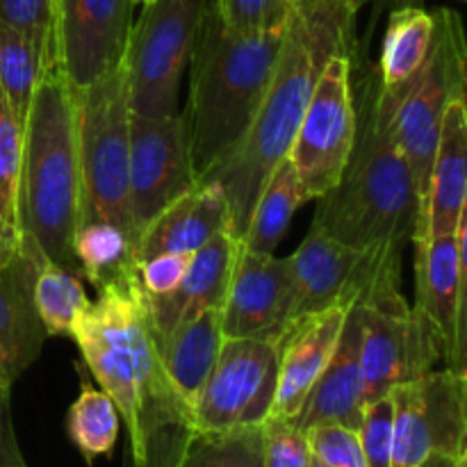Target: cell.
<instances>
[{
  "mask_svg": "<svg viewBox=\"0 0 467 467\" xmlns=\"http://www.w3.org/2000/svg\"><path fill=\"white\" fill-rule=\"evenodd\" d=\"M228 233V205L217 182H201L155 214L137 240V265L162 254H196Z\"/></svg>",
  "mask_w": 467,
  "mask_h": 467,
  "instance_id": "cell-22",
  "label": "cell"
},
{
  "mask_svg": "<svg viewBox=\"0 0 467 467\" xmlns=\"http://www.w3.org/2000/svg\"><path fill=\"white\" fill-rule=\"evenodd\" d=\"M433 16H436V36H433L427 67L415 78L410 89L401 96L390 121L392 137L409 164L415 190H418L420 213L413 240L422 235L429 182H431V167L436 158L442 117L451 99L465 96L467 87L463 21L459 12L450 7L436 9Z\"/></svg>",
  "mask_w": 467,
  "mask_h": 467,
  "instance_id": "cell-8",
  "label": "cell"
},
{
  "mask_svg": "<svg viewBox=\"0 0 467 467\" xmlns=\"http://www.w3.org/2000/svg\"><path fill=\"white\" fill-rule=\"evenodd\" d=\"M222 342V310H205L167 336L155 337L164 374L190 413H194L201 390L217 363Z\"/></svg>",
  "mask_w": 467,
  "mask_h": 467,
  "instance_id": "cell-25",
  "label": "cell"
},
{
  "mask_svg": "<svg viewBox=\"0 0 467 467\" xmlns=\"http://www.w3.org/2000/svg\"><path fill=\"white\" fill-rule=\"evenodd\" d=\"M436 36V16L424 7H401L388 12L379 62L377 108L392 121L397 103L427 67Z\"/></svg>",
  "mask_w": 467,
  "mask_h": 467,
  "instance_id": "cell-24",
  "label": "cell"
},
{
  "mask_svg": "<svg viewBox=\"0 0 467 467\" xmlns=\"http://www.w3.org/2000/svg\"><path fill=\"white\" fill-rule=\"evenodd\" d=\"M55 55L73 89L121 67L132 26V0H53Z\"/></svg>",
  "mask_w": 467,
  "mask_h": 467,
  "instance_id": "cell-15",
  "label": "cell"
},
{
  "mask_svg": "<svg viewBox=\"0 0 467 467\" xmlns=\"http://www.w3.org/2000/svg\"><path fill=\"white\" fill-rule=\"evenodd\" d=\"M292 317V276L287 258L251 254L242 246L222 306V333L228 337H267L278 333Z\"/></svg>",
  "mask_w": 467,
  "mask_h": 467,
  "instance_id": "cell-17",
  "label": "cell"
},
{
  "mask_svg": "<svg viewBox=\"0 0 467 467\" xmlns=\"http://www.w3.org/2000/svg\"><path fill=\"white\" fill-rule=\"evenodd\" d=\"M360 315V374L365 406L395 386L431 372L442 360L441 337L406 304L400 285L369 290L356 304Z\"/></svg>",
  "mask_w": 467,
  "mask_h": 467,
  "instance_id": "cell-9",
  "label": "cell"
},
{
  "mask_svg": "<svg viewBox=\"0 0 467 467\" xmlns=\"http://www.w3.org/2000/svg\"><path fill=\"white\" fill-rule=\"evenodd\" d=\"M9 388H12V381H9L7 372H5L3 363H0V410L7 409V404H9Z\"/></svg>",
  "mask_w": 467,
  "mask_h": 467,
  "instance_id": "cell-42",
  "label": "cell"
},
{
  "mask_svg": "<svg viewBox=\"0 0 467 467\" xmlns=\"http://www.w3.org/2000/svg\"><path fill=\"white\" fill-rule=\"evenodd\" d=\"M194 254H162L137 265V278L144 295H169L185 276Z\"/></svg>",
  "mask_w": 467,
  "mask_h": 467,
  "instance_id": "cell-38",
  "label": "cell"
},
{
  "mask_svg": "<svg viewBox=\"0 0 467 467\" xmlns=\"http://www.w3.org/2000/svg\"><path fill=\"white\" fill-rule=\"evenodd\" d=\"M467 103L456 96L447 105L438 135L436 158L429 182L427 213L418 240L454 235L461 217L467 213Z\"/></svg>",
  "mask_w": 467,
  "mask_h": 467,
  "instance_id": "cell-23",
  "label": "cell"
},
{
  "mask_svg": "<svg viewBox=\"0 0 467 467\" xmlns=\"http://www.w3.org/2000/svg\"><path fill=\"white\" fill-rule=\"evenodd\" d=\"M0 23L21 30L55 67V9L53 0H0Z\"/></svg>",
  "mask_w": 467,
  "mask_h": 467,
  "instance_id": "cell-32",
  "label": "cell"
},
{
  "mask_svg": "<svg viewBox=\"0 0 467 467\" xmlns=\"http://www.w3.org/2000/svg\"><path fill=\"white\" fill-rule=\"evenodd\" d=\"M356 14L333 0L290 5L269 89L240 144L201 182H217L228 205V233L242 240L265 181L287 158L310 91L328 57L351 53Z\"/></svg>",
  "mask_w": 467,
  "mask_h": 467,
  "instance_id": "cell-2",
  "label": "cell"
},
{
  "mask_svg": "<svg viewBox=\"0 0 467 467\" xmlns=\"http://www.w3.org/2000/svg\"><path fill=\"white\" fill-rule=\"evenodd\" d=\"M48 68L32 39L16 27L0 23V89L21 123H26L36 85Z\"/></svg>",
  "mask_w": 467,
  "mask_h": 467,
  "instance_id": "cell-29",
  "label": "cell"
},
{
  "mask_svg": "<svg viewBox=\"0 0 467 467\" xmlns=\"http://www.w3.org/2000/svg\"><path fill=\"white\" fill-rule=\"evenodd\" d=\"M465 237L467 213L454 235L415 244L413 310L436 331L447 369L465 374Z\"/></svg>",
  "mask_w": 467,
  "mask_h": 467,
  "instance_id": "cell-16",
  "label": "cell"
},
{
  "mask_svg": "<svg viewBox=\"0 0 467 467\" xmlns=\"http://www.w3.org/2000/svg\"><path fill=\"white\" fill-rule=\"evenodd\" d=\"M135 242L108 222L80 223L73 237V258L80 276L96 290L137 278Z\"/></svg>",
  "mask_w": 467,
  "mask_h": 467,
  "instance_id": "cell-26",
  "label": "cell"
},
{
  "mask_svg": "<svg viewBox=\"0 0 467 467\" xmlns=\"http://www.w3.org/2000/svg\"><path fill=\"white\" fill-rule=\"evenodd\" d=\"M162 467H265L263 424L228 431H190Z\"/></svg>",
  "mask_w": 467,
  "mask_h": 467,
  "instance_id": "cell-28",
  "label": "cell"
},
{
  "mask_svg": "<svg viewBox=\"0 0 467 467\" xmlns=\"http://www.w3.org/2000/svg\"><path fill=\"white\" fill-rule=\"evenodd\" d=\"M304 203L306 196L296 182L292 162L287 158L281 160L255 199L244 237L240 240L242 246L251 254H274Z\"/></svg>",
  "mask_w": 467,
  "mask_h": 467,
  "instance_id": "cell-27",
  "label": "cell"
},
{
  "mask_svg": "<svg viewBox=\"0 0 467 467\" xmlns=\"http://www.w3.org/2000/svg\"><path fill=\"white\" fill-rule=\"evenodd\" d=\"M96 292L71 337L126 424L135 467H162L194 431L192 413L164 374L140 278Z\"/></svg>",
  "mask_w": 467,
  "mask_h": 467,
  "instance_id": "cell-1",
  "label": "cell"
},
{
  "mask_svg": "<svg viewBox=\"0 0 467 467\" xmlns=\"http://www.w3.org/2000/svg\"><path fill=\"white\" fill-rule=\"evenodd\" d=\"M237 254L240 240H235L231 233H219L192 255L185 276L169 295H144L146 313L155 337L167 336L182 322L205 310H222Z\"/></svg>",
  "mask_w": 467,
  "mask_h": 467,
  "instance_id": "cell-20",
  "label": "cell"
},
{
  "mask_svg": "<svg viewBox=\"0 0 467 467\" xmlns=\"http://www.w3.org/2000/svg\"><path fill=\"white\" fill-rule=\"evenodd\" d=\"M463 459H465V456H461V459H451V456L431 454L420 467H459V463H461V461H463Z\"/></svg>",
  "mask_w": 467,
  "mask_h": 467,
  "instance_id": "cell-41",
  "label": "cell"
},
{
  "mask_svg": "<svg viewBox=\"0 0 467 467\" xmlns=\"http://www.w3.org/2000/svg\"><path fill=\"white\" fill-rule=\"evenodd\" d=\"M130 210L137 233L196 187L185 114H130Z\"/></svg>",
  "mask_w": 467,
  "mask_h": 467,
  "instance_id": "cell-14",
  "label": "cell"
},
{
  "mask_svg": "<svg viewBox=\"0 0 467 467\" xmlns=\"http://www.w3.org/2000/svg\"><path fill=\"white\" fill-rule=\"evenodd\" d=\"M73 117L80 171V223H114L137 249L140 233L132 223L128 178L130 108L123 67L82 89H73Z\"/></svg>",
  "mask_w": 467,
  "mask_h": 467,
  "instance_id": "cell-6",
  "label": "cell"
},
{
  "mask_svg": "<svg viewBox=\"0 0 467 467\" xmlns=\"http://www.w3.org/2000/svg\"><path fill=\"white\" fill-rule=\"evenodd\" d=\"M67 429L87 461L112 451L119 436V413L103 390L82 383L80 395L68 409Z\"/></svg>",
  "mask_w": 467,
  "mask_h": 467,
  "instance_id": "cell-31",
  "label": "cell"
},
{
  "mask_svg": "<svg viewBox=\"0 0 467 467\" xmlns=\"http://www.w3.org/2000/svg\"><path fill=\"white\" fill-rule=\"evenodd\" d=\"M276 342L267 337H228L194 406L196 431L258 427L276 397Z\"/></svg>",
  "mask_w": 467,
  "mask_h": 467,
  "instance_id": "cell-13",
  "label": "cell"
},
{
  "mask_svg": "<svg viewBox=\"0 0 467 467\" xmlns=\"http://www.w3.org/2000/svg\"><path fill=\"white\" fill-rule=\"evenodd\" d=\"M351 308H328L285 324L276 337L278 381L269 418L292 420L327 369Z\"/></svg>",
  "mask_w": 467,
  "mask_h": 467,
  "instance_id": "cell-19",
  "label": "cell"
},
{
  "mask_svg": "<svg viewBox=\"0 0 467 467\" xmlns=\"http://www.w3.org/2000/svg\"><path fill=\"white\" fill-rule=\"evenodd\" d=\"M287 263L292 276L290 322L336 306L351 308L374 287L400 285L401 281V255L356 251L317 228H310Z\"/></svg>",
  "mask_w": 467,
  "mask_h": 467,
  "instance_id": "cell-12",
  "label": "cell"
},
{
  "mask_svg": "<svg viewBox=\"0 0 467 467\" xmlns=\"http://www.w3.org/2000/svg\"><path fill=\"white\" fill-rule=\"evenodd\" d=\"M392 401V465L420 467L431 454L467 456V377L431 369L400 383Z\"/></svg>",
  "mask_w": 467,
  "mask_h": 467,
  "instance_id": "cell-11",
  "label": "cell"
},
{
  "mask_svg": "<svg viewBox=\"0 0 467 467\" xmlns=\"http://www.w3.org/2000/svg\"><path fill=\"white\" fill-rule=\"evenodd\" d=\"M313 228L365 254H397L413 240L420 201L413 176L368 82L356 141L340 181L319 196Z\"/></svg>",
  "mask_w": 467,
  "mask_h": 467,
  "instance_id": "cell-3",
  "label": "cell"
},
{
  "mask_svg": "<svg viewBox=\"0 0 467 467\" xmlns=\"http://www.w3.org/2000/svg\"><path fill=\"white\" fill-rule=\"evenodd\" d=\"M310 467H328V465H324V463H322V461L313 459V461H310Z\"/></svg>",
  "mask_w": 467,
  "mask_h": 467,
  "instance_id": "cell-44",
  "label": "cell"
},
{
  "mask_svg": "<svg viewBox=\"0 0 467 467\" xmlns=\"http://www.w3.org/2000/svg\"><path fill=\"white\" fill-rule=\"evenodd\" d=\"M46 260L36 242L18 233V249L0 265V363L12 383L39 358L48 337L35 304V278Z\"/></svg>",
  "mask_w": 467,
  "mask_h": 467,
  "instance_id": "cell-18",
  "label": "cell"
},
{
  "mask_svg": "<svg viewBox=\"0 0 467 467\" xmlns=\"http://www.w3.org/2000/svg\"><path fill=\"white\" fill-rule=\"evenodd\" d=\"M281 27L235 32L222 21L217 3L205 16L192 55L190 103L185 114L196 182L217 167L244 137L274 78Z\"/></svg>",
  "mask_w": 467,
  "mask_h": 467,
  "instance_id": "cell-4",
  "label": "cell"
},
{
  "mask_svg": "<svg viewBox=\"0 0 467 467\" xmlns=\"http://www.w3.org/2000/svg\"><path fill=\"white\" fill-rule=\"evenodd\" d=\"M35 304L48 336H71L78 315L89 306V296L71 272L46 260L35 278Z\"/></svg>",
  "mask_w": 467,
  "mask_h": 467,
  "instance_id": "cell-30",
  "label": "cell"
},
{
  "mask_svg": "<svg viewBox=\"0 0 467 467\" xmlns=\"http://www.w3.org/2000/svg\"><path fill=\"white\" fill-rule=\"evenodd\" d=\"M287 0H217L222 21L235 32H265L281 27L287 18Z\"/></svg>",
  "mask_w": 467,
  "mask_h": 467,
  "instance_id": "cell-37",
  "label": "cell"
},
{
  "mask_svg": "<svg viewBox=\"0 0 467 467\" xmlns=\"http://www.w3.org/2000/svg\"><path fill=\"white\" fill-rule=\"evenodd\" d=\"M265 467H310L308 436L290 420L267 418L263 422Z\"/></svg>",
  "mask_w": 467,
  "mask_h": 467,
  "instance_id": "cell-34",
  "label": "cell"
},
{
  "mask_svg": "<svg viewBox=\"0 0 467 467\" xmlns=\"http://www.w3.org/2000/svg\"><path fill=\"white\" fill-rule=\"evenodd\" d=\"M356 141L351 53L328 57L315 80L287 160L306 201L327 194L347 167Z\"/></svg>",
  "mask_w": 467,
  "mask_h": 467,
  "instance_id": "cell-10",
  "label": "cell"
},
{
  "mask_svg": "<svg viewBox=\"0 0 467 467\" xmlns=\"http://www.w3.org/2000/svg\"><path fill=\"white\" fill-rule=\"evenodd\" d=\"M310 454L328 467H368L358 431L342 424H317L306 429Z\"/></svg>",
  "mask_w": 467,
  "mask_h": 467,
  "instance_id": "cell-35",
  "label": "cell"
},
{
  "mask_svg": "<svg viewBox=\"0 0 467 467\" xmlns=\"http://www.w3.org/2000/svg\"><path fill=\"white\" fill-rule=\"evenodd\" d=\"M18 249V228L12 219L0 213V265Z\"/></svg>",
  "mask_w": 467,
  "mask_h": 467,
  "instance_id": "cell-39",
  "label": "cell"
},
{
  "mask_svg": "<svg viewBox=\"0 0 467 467\" xmlns=\"http://www.w3.org/2000/svg\"><path fill=\"white\" fill-rule=\"evenodd\" d=\"M132 3H135V5L141 3V5H144V3H149V0H132Z\"/></svg>",
  "mask_w": 467,
  "mask_h": 467,
  "instance_id": "cell-46",
  "label": "cell"
},
{
  "mask_svg": "<svg viewBox=\"0 0 467 467\" xmlns=\"http://www.w3.org/2000/svg\"><path fill=\"white\" fill-rule=\"evenodd\" d=\"M333 3L342 5V7H347V9H349V12L358 14L360 9H363L368 3H372V0H333Z\"/></svg>",
  "mask_w": 467,
  "mask_h": 467,
  "instance_id": "cell-43",
  "label": "cell"
},
{
  "mask_svg": "<svg viewBox=\"0 0 467 467\" xmlns=\"http://www.w3.org/2000/svg\"><path fill=\"white\" fill-rule=\"evenodd\" d=\"M374 3V14H372V23L381 18V14L392 12V9H401V7H422L424 0H372Z\"/></svg>",
  "mask_w": 467,
  "mask_h": 467,
  "instance_id": "cell-40",
  "label": "cell"
},
{
  "mask_svg": "<svg viewBox=\"0 0 467 467\" xmlns=\"http://www.w3.org/2000/svg\"><path fill=\"white\" fill-rule=\"evenodd\" d=\"M360 447H363L365 465L390 467L392 465V401L390 395L369 401L363 410V422L358 427Z\"/></svg>",
  "mask_w": 467,
  "mask_h": 467,
  "instance_id": "cell-36",
  "label": "cell"
},
{
  "mask_svg": "<svg viewBox=\"0 0 467 467\" xmlns=\"http://www.w3.org/2000/svg\"><path fill=\"white\" fill-rule=\"evenodd\" d=\"M16 228L50 263L76 267L73 237L80 223L73 89L59 64L44 71L23 123L16 182Z\"/></svg>",
  "mask_w": 467,
  "mask_h": 467,
  "instance_id": "cell-5",
  "label": "cell"
},
{
  "mask_svg": "<svg viewBox=\"0 0 467 467\" xmlns=\"http://www.w3.org/2000/svg\"><path fill=\"white\" fill-rule=\"evenodd\" d=\"M23 123L0 89V213L16 223V182L21 167Z\"/></svg>",
  "mask_w": 467,
  "mask_h": 467,
  "instance_id": "cell-33",
  "label": "cell"
},
{
  "mask_svg": "<svg viewBox=\"0 0 467 467\" xmlns=\"http://www.w3.org/2000/svg\"><path fill=\"white\" fill-rule=\"evenodd\" d=\"M295 3H299V0H287V5H295Z\"/></svg>",
  "mask_w": 467,
  "mask_h": 467,
  "instance_id": "cell-47",
  "label": "cell"
},
{
  "mask_svg": "<svg viewBox=\"0 0 467 467\" xmlns=\"http://www.w3.org/2000/svg\"><path fill=\"white\" fill-rule=\"evenodd\" d=\"M459 467H467V456H465V459H463V461H461V463H459Z\"/></svg>",
  "mask_w": 467,
  "mask_h": 467,
  "instance_id": "cell-45",
  "label": "cell"
},
{
  "mask_svg": "<svg viewBox=\"0 0 467 467\" xmlns=\"http://www.w3.org/2000/svg\"><path fill=\"white\" fill-rule=\"evenodd\" d=\"M217 0H149L130 26L121 67L128 108L140 117L178 114L182 73L194 55L205 16Z\"/></svg>",
  "mask_w": 467,
  "mask_h": 467,
  "instance_id": "cell-7",
  "label": "cell"
},
{
  "mask_svg": "<svg viewBox=\"0 0 467 467\" xmlns=\"http://www.w3.org/2000/svg\"><path fill=\"white\" fill-rule=\"evenodd\" d=\"M365 397L360 374V315L356 304L347 313L340 342L328 360L322 377L310 388L299 413L290 420L306 431L317 424H342L358 431L363 422Z\"/></svg>",
  "mask_w": 467,
  "mask_h": 467,
  "instance_id": "cell-21",
  "label": "cell"
}]
</instances>
